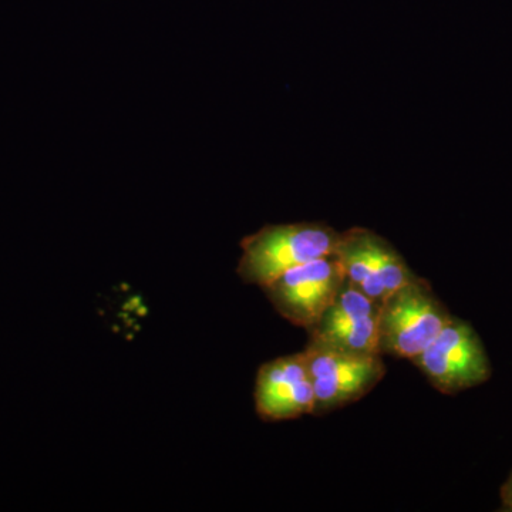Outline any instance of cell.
Instances as JSON below:
<instances>
[{
  "label": "cell",
  "instance_id": "obj_8",
  "mask_svg": "<svg viewBox=\"0 0 512 512\" xmlns=\"http://www.w3.org/2000/svg\"><path fill=\"white\" fill-rule=\"evenodd\" d=\"M255 409L265 421L299 419L315 413V392L302 352L282 356L259 367Z\"/></svg>",
  "mask_w": 512,
  "mask_h": 512
},
{
  "label": "cell",
  "instance_id": "obj_2",
  "mask_svg": "<svg viewBox=\"0 0 512 512\" xmlns=\"http://www.w3.org/2000/svg\"><path fill=\"white\" fill-rule=\"evenodd\" d=\"M451 316L429 282L417 276L380 305L377 350L382 356L413 360L429 348Z\"/></svg>",
  "mask_w": 512,
  "mask_h": 512
},
{
  "label": "cell",
  "instance_id": "obj_4",
  "mask_svg": "<svg viewBox=\"0 0 512 512\" xmlns=\"http://www.w3.org/2000/svg\"><path fill=\"white\" fill-rule=\"evenodd\" d=\"M412 362L443 394H457L483 384L493 372L483 340L470 323L454 315Z\"/></svg>",
  "mask_w": 512,
  "mask_h": 512
},
{
  "label": "cell",
  "instance_id": "obj_5",
  "mask_svg": "<svg viewBox=\"0 0 512 512\" xmlns=\"http://www.w3.org/2000/svg\"><path fill=\"white\" fill-rule=\"evenodd\" d=\"M333 255L345 278L380 305L390 293L419 276L387 239L367 228L340 232Z\"/></svg>",
  "mask_w": 512,
  "mask_h": 512
},
{
  "label": "cell",
  "instance_id": "obj_6",
  "mask_svg": "<svg viewBox=\"0 0 512 512\" xmlns=\"http://www.w3.org/2000/svg\"><path fill=\"white\" fill-rule=\"evenodd\" d=\"M345 272L335 255L289 269L262 288L275 311L308 330L338 295Z\"/></svg>",
  "mask_w": 512,
  "mask_h": 512
},
{
  "label": "cell",
  "instance_id": "obj_9",
  "mask_svg": "<svg viewBox=\"0 0 512 512\" xmlns=\"http://www.w3.org/2000/svg\"><path fill=\"white\" fill-rule=\"evenodd\" d=\"M501 501H503V510L512 512V473L501 487Z\"/></svg>",
  "mask_w": 512,
  "mask_h": 512
},
{
  "label": "cell",
  "instance_id": "obj_1",
  "mask_svg": "<svg viewBox=\"0 0 512 512\" xmlns=\"http://www.w3.org/2000/svg\"><path fill=\"white\" fill-rule=\"evenodd\" d=\"M339 237L323 222L266 225L242 239L239 278L264 288L289 269L335 254Z\"/></svg>",
  "mask_w": 512,
  "mask_h": 512
},
{
  "label": "cell",
  "instance_id": "obj_7",
  "mask_svg": "<svg viewBox=\"0 0 512 512\" xmlns=\"http://www.w3.org/2000/svg\"><path fill=\"white\" fill-rule=\"evenodd\" d=\"M379 318L380 303L345 278L329 308L308 329L309 339L352 352L379 353Z\"/></svg>",
  "mask_w": 512,
  "mask_h": 512
},
{
  "label": "cell",
  "instance_id": "obj_3",
  "mask_svg": "<svg viewBox=\"0 0 512 512\" xmlns=\"http://www.w3.org/2000/svg\"><path fill=\"white\" fill-rule=\"evenodd\" d=\"M315 392L313 416L333 412L363 399L386 375L379 353L352 352L309 339L302 350Z\"/></svg>",
  "mask_w": 512,
  "mask_h": 512
}]
</instances>
